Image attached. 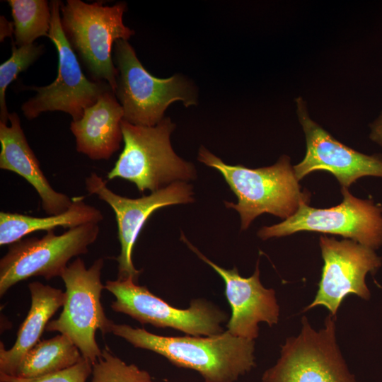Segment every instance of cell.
Segmentation results:
<instances>
[{"label":"cell","instance_id":"cell-1","mask_svg":"<svg viewBox=\"0 0 382 382\" xmlns=\"http://www.w3.org/2000/svg\"><path fill=\"white\" fill-rule=\"evenodd\" d=\"M111 333L163 356L178 368L197 371L204 382H236L255 366L254 340L227 330L213 336H161L114 323Z\"/></svg>","mask_w":382,"mask_h":382},{"label":"cell","instance_id":"cell-2","mask_svg":"<svg viewBox=\"0 0 382 382\" xmlns=\"http://www.w3.org/2000/svg\"><path fill=\"white\" fill-rule=\"evenodd\" d=\"M198 160L217 170L238 198V202H224L226 207L236 210L241 216V230L265 213L287 219L302 203H308L309 194L301 191L287 156H281L271 166L249 168L228 165L201 146Z\"/></svg>","mask_w":382,"mask_h":382},{"label":"cell","instance_id":"cell-3","mask_svg":"<svg viewBox=\"0 0 382 382\" xmlns=\"http://www.w3.org/2000/svg\"><path fill=\"white\" fill-rule=\"evenodd\" d=\"M174 127L168 117L153 127L135 125L123 120L124 148L108 179L128 180L141 192L194 180V166L179 157L171 146L170 137Z\"/></svg>","mask_w":382,"mask_h":382},{"label":"cell","instance_id":"cell-4","mask_svg":"<svg viewBox=\"0 0 382 382\" xmlns=\"http://www.w3.org/2000/svg\"><path fill=\"white\" fill-rule=\"evenodd\" d=\"M126 10L124 2L108 6L80 0H68L60 8L62 30L70 46L92 76L108 83L114 92L117 74L112 57L114 44L134 33L123 23Z\"/></svg>","mask_w":382,"mask_h":382},{"label":"cell","instance_id":"cell-5","mask_svg":"<svg viewBox=\"0 0 382 382\" xmlns=\"http://www.w3.org/2000/svg\"><path fill=\"white\" fill-rule=\"evenodd\" d=\"M113 57L117 72L115 94L123 109L124 120L153 127L163 119L173 102L182 101L185 107L197 103L196 88L190 81L179 74L167 79L151 75L127 40L115 42Z\"/></svg>","mask_w":382,"mask_h":382},{"label":"cell","instance_id":"cell-6","mask_svg":"<svg viewBox=\"0 0 382 382\" xmlns=\"http://www.w3.org/2000/svg\"><path fill=\"white\" fill-rule=\"evenodd\" d=\"M103 265V259L98 258L87 269L80 257L68 265L61 276L66 288L62 311L46 327L47 331L68 337L92 364L102 354L96 340V331L110 333L114 323L100 302L105 289L100 279Z\"/></svg>","mask_w":382,"mask_h":382},{"label":"cell","instance_id":"cell-7","mask_svg":"<svg viewBox=\"0 0 382 382\" xmlns=\"http://www.w3.org/2000/svg\"><path fill=\"white\" fill-rule=\"evenodd\" d=\"M301 323V332L286 340L262 382H356L336 342L335 317L329 314L319 331L305 316Z\"/></svg>","mask_w":382,"mask_h":382},{"label":"cell","instance_id":"cell-8","mask_svg":"<svg viewBox=\"0 0 382 382\" xmlns=\"http://www.w3.org/2000/svg\"><path fill=\"white\" fill-rule=\"evenodd\" d=\"M99 232L98 224H87L60 235L52 230L41 238H22L9 245L0 260V296L18 282L33 277L47 280L61 277L69 260L87 253Z\"/></svg>","mask_w":382,"mask_h":382},{"label":"cell","instance_id":"cell-9","mask_svg":"<svg viewBox=\"0 0 382 382\" xmlns=\"http://www.w3.org/2000/svg\"><path fill=\"white\" fill-rule=\"evenodd\" d=\"M61 4L60 1H50L52 16L47 37L57 50V76L47 86L28 88L37 92L21 105L23 113L28 120L47 111H62L69 114L73 121L79 120L86 108L94 105L105 91L111 88L105 81L88 80L83 73L75 52L62 30Z\"/></svg>","mask_w":382,"mask_h":382},{"label":"cell","instance_id":"cell-10","mask_svg":"<svg viewBox=\"0 0 382 382\" xmlns=\"http://www.w3.org/2000/svg\"><path fill=\"white\" fill-rule=\"evenodd\" d=\"M105 289L115 297L110 305L141 324L172 328L191 336H213L224 332L227 314L211 302L193 299L187 308L174 307L132 278L108 280Z\"/></svg>","mask_w":382,"mask_h":382},{"label":"cell","instance_id":"cell-11","mask_svg":"<svg viewBox=\"0 0 382 382\" xmlns=\"http://www.w3.org/2000/svg\"><path fill=\"white\" fill-rule=\"evenodd\" d=\"M342 202L328 209L302 203L296 212L282 222L263 226L257 232L262 240L299 231L340 235L372 249L382 245V208L372 201L354 197L342 187Z\"/></svg>","mask_w":382,"mask_h":382},{"label":"cell","instance_id":"cell-12","mask_svg":"<svg viewBox=\"0 0 382 382\" xmlns=\"http://www.w3.org/2000/svg\"><path fill=\"white\" fill-rule=\"evenodd\" d=\"M86 188L90 195H96L113 209L117 224L120 253L118 262V279L132 278L138 283L141 270L132 262L133 249L140 232L149 218L156 210L173 204L192 202V187L187 182L178 181L137 199L120 196L110 190L106 181L92 173L86 179Z\"/></svg>","mask_w":382,"mask_h":382},{"label":"cell","instance_id":"cell-13","mask_svg":"<svg viewBox=\"0 0 382 382\" xmlns=\"http://www.w3.org/2000/svg\"><path fill=\"white\" fill-rule=\"evenodd\" d=\"M324 261L318 290L313 302L304 311L325 306L336 318L344 299L354 294L363 299L370 298L366 284L368 272L374 274L381 265V259L374 249L352 240L337 241L326 236L320 237Z\"/></svg>","mask_w":382,"mask_h":382},{"label":"cell","instance_id":"cell-14","mask_svg":"<svg viewBox=\"0 0 382 382\" xmlns=\"http://www.w3.org/2000/svg\"><path fill=\"white\" fill-rule=\"evenodd\" d=\"M296 105L306 141L304 158L293 167L299 181L318 170L330 172L347 188L363 176L382 178V156L361 154L338 141L309 117L301 98L296 99Z\"/></svg>","mask_w":382,"mask_h":382},{"label":"cell","instance_id":"cell-15","mask_svg":"<svg viewBox=\"0 0 382 382\" xmlns=\"http://www.w3.org/2000/svg\"><path fill=\"white\" fill-rule=\"evenodd\" d=\"M181 239L202 260L212 267L223 279L225 296L231 309L227 330L231 335L254 340L258 337L260 323L269 326L277 324L279 306L275 291L265 288L260 280L259 261L252 276L243 277L234 267L227 270L219 267L205 257L182 233Z\"/></svg>","mask_w":382,"mask_h":382},{"label":"cell","instance_id":"cell-16","mask_svg":"<svg viewBox=\"0 0 382 382\" xmlns=\"http://www.w3.org/2000/svg\"><path fill=\"white\" fill-rule=\"evenodd\" d=\"M8 120L10 126L0 122V168L12 171L27 180L40 196L42 209L49 215L66 212L72 199L50 185L28 143L18 115L10 113Z\"/></svg>","mask_w":382,"mask_h":382},{"label":"cell","instance_id":"cell-17","mask_svg":"<svg viewBox=\"0 0 382 382\" xmlns=\"http://www.w3.org/2000/svg\"><path fill=\"white\" fill-rule=\"evenodd\" d=\"M123 109L115 92L105 91L81 119L73 121L70 129L76 139V151L93 160L109 159L123 140Z\"/></svg>","mask_w":382,"mask_h":382},{"label":"cell","instance_id":"cell-18","mask_svg":"<svg viewBox=\"0 0 382 382\" xmlns=\"http://www.w3.org/2000/svg\"><path fill=\"white\" fill-rule=\"evenodd\" d=\"M31 304L21 325L13 347L6 349L0 345V374L14 376L24 355L40 340L50 319L63 306L65 292L40 282L28 284Z\"/></svg>","mask_w":382,"mask_h":382},{"label":"cell","instance_id":"cell-19","mask_svg":"<svg viewBox=\"0 0 382 382\" xmlns=\"http://www.w3.org/2000/svg\"><path fill=\"white\" fill-rule=\"evenodd\" d=\"M83 199L82 196L73 197L72 203L66 212L47 217L1 212L0 245H11L35 231H49L57 227L73 228L87 224H98L103 219L101 212L86 204Z\"/></svg>","mask_w":382,"mask_h":382},{"label":"cell","instance_id":"cell-20","mask_svg":"<svg viewBox=\"0 0 382 382\" xmlns=\"http://www.w3.org/2000/svg\"><path fill=\"white\" fill-rule=\"evenodd\" d=\"M83 357L79 348L62 334L40 340L21 359L14 376L31 378L68 369Z\"/></svg>","mask_w":382,"mask_h":382},{"label":"cell","instance_id":"cell-21","mask_svg":"<svg viewBox=\"0 0 382 382\" xmlns=\"http://www.w3.org/2000/svg\"><path fill=\"white\" fill-rule=\"evenodd\" d=\"M7 1L11 8L16 46L33 44L40 37H48L52 16L50 3L45 0Z\"/></svg>","mask_w":382,"mask_h":382},{"label":"cell","instance_id":"cell-22","mask_svg":"<svg viewBox=\"0 0 382 382\" xmlns=\"http://www.w3.org/2000/svg\"><path fill=\"white\" fill-rule=\"evenodd\" d=\"M91 382H157L151 375L134 364H127L108 347L92 366Z\"/></svg>","mask_w":382,"mask_h":382},{"label":"cell","instance_id":"cell-23","mask_svg":"<svg viewBox=\"0 0 382 382\" xmlns=\"http://www.w3.org/2000/svg\"><path fill=\"white\" fill-rule=\"evenodd\" d=\"M44 45L33 43L12 47L10 58L0 65V122L7 123L10 113L6 103V90L18 75L25 71L43 53Z\"/></svg>","mask_w":382,"mask_h":382},{"label":"cell","instance_id":"cell-24","mask_svg":"<svg viewBox=\"0 0 382 382\" xmlns=\"http://www.w3.org/2000/svg\"><path fill=\"white\" fill-rule=\"evenodd\" d=\"M93 364L83 358L62 371L37 378H25L0 374L1 382H86L92 373Z\"/></svg>","mask_w":382,"mask_h":382},{"label":"cell","instance_id":"cell-25","mask_svg":"<svg viewBox=\"0 0 382 382\" xmlns=\"http://www.w3.org/2000/svg\"><path fill=\"white\" fill-rule=\"evenodd\" d=\"M370 139L382 146V112L378 117L371 125Z\"/></svg>","mask_w":382,"mask_h":382}]
</instances>
